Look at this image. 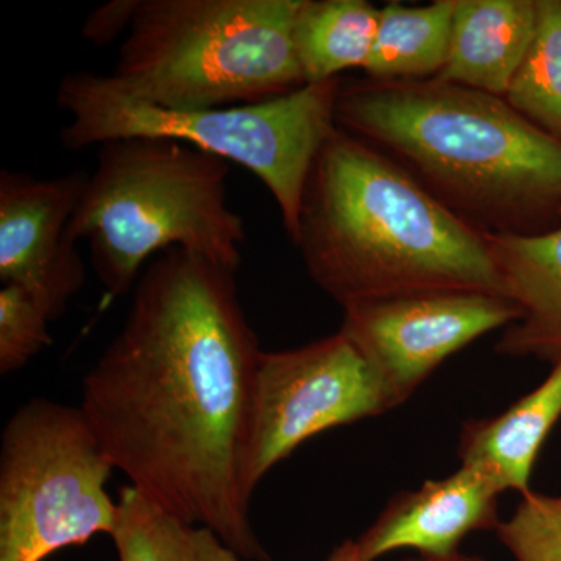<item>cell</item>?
Instances as JSON below:
<instances>
[{"label":"cell","mask_w":561,"mask_h":561,"mask_svg":"<svg viewBox=\"0 0 561 561\" xmlns=\"http://www.w3.org/2000/svg\"><path fill=\"white\" fill-rule=\"evenodd\" d=\"M234 275L181 249L151 260L119 334L84 375L80 409L133 489L242 560L272 561L242 486L262 350Z\"/></svg>","instance_id":"1"},{"label":"cell","mask_w":561,"mask_h":561,"mask_svg":"<svg viewBox=\"0 0 561 561\" xmlns=\"http://www.w3.org/2000/svg\"><path fill=\"white\" fill-rule=\"evenodd\" d=\"M335 124L483 234L561 224V140L504 98L438 79L342 80Z\"/></svg>","instance_id":"2"},{"label":"cell","mask_w":561,"mask_h":561,"mask_svg":"<svg viewBox=\"0 0 561 561\" xmlns=\"http://www.w3.org/2000/svg\"><path fill=\"white\" fill-rule=\"evenodd\" d=\"M294 245L313 283L342 308L434 290L507 297L482 232L339 127L309 173Z\"/></svg>","instance_id":"3"},{"label":"cell","mask_w":561,"mask_h":561,"mask_svg":"<svg viewBox=\"0 0 561 561\" xmlns=\"http://www.w3.org/2000/svg\"><path fill=\"white\" fill-rule=\"evenodd\" d=\"M228 175L227 161L175 140L102 144L69 238L88 241L106 297L127 295L144 264L172 249L238 272L247 231L228 205Z\"/></svg>","instance_id":"4"},{"label":"cell","mask_w":561,"mask_h":561,"mask_svg":"<svg viewBox=\"0 0 561 561\" xmlns=\"http://www.w3.org/2000/svg\"><path fill=\"white\" fill-rule=\"evenodd\" d=\"M302 0H135L110 79L171 110L260 103L305 87Z\"/></svg>","instance_id":"5"},{"label":"cell","mask_w":561,"mask_h":561,"mask_svg":"<svg viewBox=\"0 0 561 561\" xmlns=\"http://www.w3.org/2000/svg\"><path fill=\"white\" fill-rule=\"evenodd\" d=\"M341 87L339 77L260 103L171 110L131 98L108 76L77 70L58 84V108L70 117L61 142L81 150L117 139H168L234 162L271 192L294 243L309 173L337 127Z\"/></svg>","instance_id":"6"},{"label":"cell","mask_w":561,"mask_h":561,"mask_svg":"<svg viewBox=\"0 0 561 561\" xmlns=\"http://www.w3.org/2000/svg\"><path fill=\"white\" fill-rule=\"evenodd\" d=\"M114 470L80 408L44 398L21 405L0 443V561H44L111 537Z\"/></svg>","instance_id":"7"},{"label":"cell","mask_w":561,"mask_h":561,"mask_svg":"<svg viewBox=\"0 0 561 561\" xmlns=\"http://www.w3.org/2000/svg\"><path fill=\"white\" fill-rule=\"evenodd\" d=\"M389 411L378 376L341 331L300 348L262 351L243 448V493L251 500L273 467L316 435Z\"/></svg>","instance_id":"8"},{"label":"cell","mask_w":561,"mask_h":561,"mask_svg":"<svg viewBox=\"0 0 561 561\" xmlns=\"http://www.w3.org/2000/svg\"><path fill=\"white\" fill-rule=\"evenodd\" d=\"M342 309L341 332L370 364L391 409L411 400L453 354L519 319L511 298L470 290L419 291Z\"/></svg>","instance_id":"9"},{"label":"cell","mask_w":561,"mask_h":561,"mask_svg":"<svg viewBox=\"0 0 561 561\" xmlns=\"http://www.w3.org/2000/svg\"><path fill=\"white\" fill-rule=\"evenodd\" d=\"M88 173L55 179L0 172V279L38 302L50 321L61 319L87 283V268L69 224Z\"/></svg>","instance_id":"10"},{"label":"cell","mask_w":561,"mask_h":561,"mask_svg":"<svg viewBox=\"0 0 561 561\" xmlns=\"http://www.w3.org/2000/svg\"><path fill=\"white\" fill-rule=\"evenodd\" d=\"M501 494L486 476L465 465L438 481L394 494L356 540L360 559L376 561L402 549L430 557L459 552L468 535L500 526Z\"/></svg>","instance_id":"11"},{"label":"cell","mask_w":561,"mask_h":561,"mask_svg":"<svg viewBox=\"0 0 561 561\" xmlns=\"http://www.w3.org/2000/svg\"><path fill=\"white\" fill-rule=\"evenodd\" d=\"M483 238L505 295L519 309V319L505 328L494 351L556 364L561 359V224L537 236Z\"/></svg>","instance_id":"12"},{"label":"cell","mask_w":561,"mask_h":561,"mask_svg":"<svg viewBox=\"0 0 561 561\" xmlns=\"http://www.w3.org/2000/svg\"><path fill=\"white\" fill-rule=\"evenodd\" d=\"M537 18V0H457L448 61L437 79L505 98Z\"/></svg>","instance_id":"13"},{"label":"cell","mask_w":561,"mask_h":561,"mask_svg":"<svg viewBox=\"0 0 561 561\" xmlns=\"http://www.w3.org/2000/svg\"><path fill=\"white\" fill-rule=\"evenodd\" d=\"M561 419V359L548 378L507 411L465 421L457 440L460 465L474 468L504 491L530 493L542 445Z\"/></svg>","instance_id":"14"},{"label":"cell","mask_w":561,"mask_h":561,"mask_svg":"<svg viewBox=\"0 0 561 561\" xmlns=\"http://www.w3.org/2000/svg\"><path fill=\"white\" fill-rule=\"evenodd\" d=\"M456 7L457 0H435L423 7L391 2L382 7L375 46L364 68L367 79H437L448 61Z\"/></svg>","instance_id":"15"},{"label":"cell","mask_w":561,"mask_h":561,"mask_svg":"<svg viewBox=\"0 0 561 561\" xmlns=\"http://www.w3.org/2000/svg\"><path fill=\"white\" fill-rule=\"evenodd\" d=\"M379 11L365 0H302L295 46L305 83L364 70L375 46Z\"/></svg>","instance_id":"16"},{"label":"cell","mask_w":561,"mask_h":561,"mask_svg":"<svg viewBox=\"0 0 561 561\" xmlns=\"http://www.w3.org/2000/svg\"><path fill=\"white\" fill-rule=\"evenodd\" d=\"M111 538L119 561L242 560L216 531L176 518L131 485L122 486Z\"/></svg>","instance_id":"17"},{"label":"cell","mask_w":561,"mask_h":561,"mask_svg":"<svg viewBox=\"0 0 561 561\" xmlns=\"http://www.w3.org/2000/svg\"><path fill=\"white\" fill-rule=\"evenodd\" d=\"M530 49L505 101L540 130L561 140V0H537Z\"/></svg>","instance_id":"18"},{"label":"cell","mask_w":561,"mask_h":561,"mask_svg":"<svg viewBox=\"0 0 561 561\" xmlns=\"http://www.w3.org/2000/svg\"><path fill=\"white\" fill-rule=\"evenodd\" d=\"M496 535L516 561H561V494H524Z\"/></svg>","instance_id":"19"},{"label":"cell","mask_w":561,"mask_h":561,"mask_svg":"<svg viewBox=\"0 0 561 561\" xmlns=\"http://www.w3.org/2000/svg\"><path fill=\"white\" fill-rule=\"evenodd\" d=\"M50 319L31 295L14 284L0 289V373L20 371L51 343Z\"/></svg>","instance_id":"20"},{"label":"cell","mask_w":561,"mask_h":561,"mask_svg":"<svg viewBox=\"0 0 561 561\" xmlns=\"http://www.w3.org/2000/svg\"><path fill=\"white\" fill-rule=\"evenodd\" d=\"M135 0H113L92 11L83 25L84 38L95 44H108L130 25Z\"/></svg>","instance_id":"21"},{"label":"cell","mask_w":561,"mask_h":561,"mask_svg":"<svg viewBox=\"0 0 561 561\" xmlns=\"http://www.w3.org/2000/svg\"><path fill=\"white\" fill-rule=\"evenodd\" d=\"M327 561H362L357 542L354 540L343 541L342 545H339L337 548L331 552Z\"/></svg>","instance_id":"22"},{"label":"cell","mask_w":561,"mask_h":561,"mask_svg":"<svg viewBox=\"0 0 561 561\" xmlns=\"http://www.w3.org/2000/svg\"><path fill=\"white\" fill-rule=\"evenodd\" d=\"M401 561H490L483 559V557L479 556H468V553L456 552L451 553V556L445 557H430V556H416L411 557V559H405Z\"/></svg>","instance_id":"23"}]
</instances>
